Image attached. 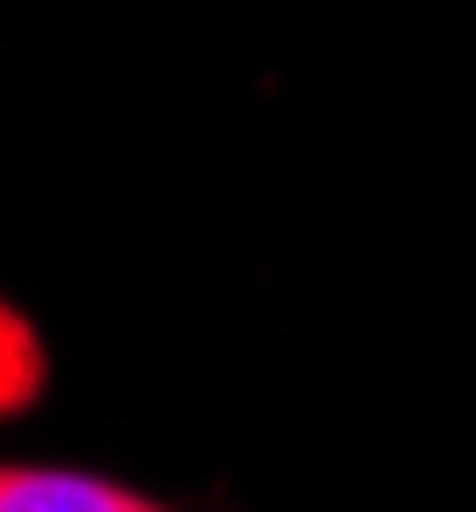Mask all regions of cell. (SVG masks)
<instances>
[{
  "instance_id": "obj_1",
  "label": "cell",
  "mask_w": 476,
  "mask_h": 512,
  "mask_svg": "<svg viewBox=\"0 0 476 512\" xmlns=\"http://www.w3.org/2000/svg\"><path fill=\"white\" fill-rule=\"evenodd\" d=\"M0 512H164V505L79 470H0Z\"/></svg>"
}]
</instances>
